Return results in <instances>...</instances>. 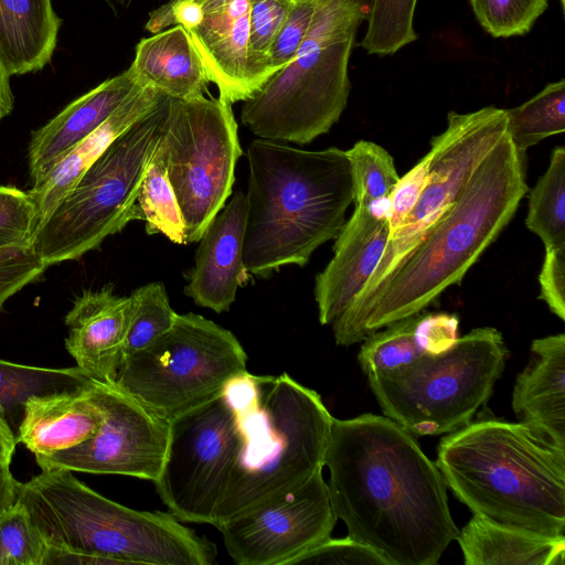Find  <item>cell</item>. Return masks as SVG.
<instances>
[{"mask_svg":"<svg viewBox=\"0 0 565 565\" xmlns=\"http://www.w3.org/2000/svg\"><path fill=\"white\" fill-rule=\"evenodd\" d=\"M131 312L124 345V355L134 353L164 334L173 326L177 312L172 309L163 282L152 281L130 295Z\"/></svg>","mask_w":565,"mask_h":565,"instance_id":"34","label":"cell"},{"mask_svg":"<svg viewBox=\"0 0 565 565\" xmlns=\"http://www.w3.org/2000/svg\"><path fill=\"white\" fill-rule=\"evenodd\" d=\"M49 544L45 565H211L213 542L173 514L127 508L73 471L42 470L19 484L18 500Z\"/></svg>","mask_w":565,"mask_h":565,"instance_id":"4","label":"cell"},{"mask_svg":"<svg viewBox=\"0 0 565 565\" xmlns=\"http://www.w3.org/2000/svg\"><path fill=\"white\" fill-rule=\"evenodd\" d=\"M512 409L522 425L565 451V334L535 339L531 360L518 374Z\"/></svg>","mask_w":565,"mask_h":565,"instance_id":"20","label":"cell"},{"mask_svg":"<svg viewBox=\"0 0 565 565\" xmlns=\"http://www.w3.org/2000/svg\"><path fill=\"white\" fill-rule=\"evenodd\" d=\"M247 207L246 193L235 192L198 241L194 267L183 290L196 306L228 311L237 288L248 280L243 263Z\"/></svg>","mask_w":565,"mask_h":565,"instance_id":"18","label":"cell"},{"mask_svg":"<svg viewBox=\"0 0 565 565\" xmlns=\"http://www.w3.org/2000/svg\"><path fill=\"white\" fill-rule=\"evenodd\" d=\"M296 0H249V49L252 64L265 82L276 73L268 52Z\"/></svg>","mask_w":565,"mask_h":565,"instance_id":"37","label":"cell"},{"mask_svg":"<svg viewBox=\"0 0 565 565\" xmlns=\"http://www.w3.org/2000/svg\"><path fill=\"white\" fill-rule=\"evenodd\" d=\"M49 544L17 501L0 514V565H45Z\"/></svg>","mask_w":565,"mask_h":565,"instance_id":"35","label":"cell"},{"mask_svg":"<svg viewBox=\"0 0 565 565\" xmlns=\"http://www.w3.org/2000/svg\"><path fill=\"white\" fill-rule=\"evenodd\" d=\"M89 388L103 415L98 429L75 447L35 457L41 470L121 475L154 481L167 451L169 423L116 382L90 379Z\"/></svg>","mask_w":565,"mask_h":565,"instance_id":"14","label":"cell"},{"mask_svg":"<svg viewBox=\"0 0 565 565\" xmlns=\"http://www.w3.org/2000/svg\"><path fill=\"white\" fill-rule=\"evenodd\" d=\"M129 296L114 294L111 285L84 290L64 318L65 348L89 379L115 382L129 328Z\"/></svg>","mask_w":565,"mask_h":565,"instance_id":"19","label":"cell"},{"mask_svg":"<svg viewBox=\"0 0 565 565\" xmlns=\"http://www.w3.org/2000/svg\"><path fill=\"white\" fill-rule=\"evenodd\" d=\"M169 96L119 135L81 174L32 237L43 265L75 260L137 220L136 199L161 138Z\"/></svg>","mask_w":565,"mask_h":565,"instance_id":"8","label":"cell"},{"mask_svg":"<svg viewBox=\"0 0 565 565\" xmlns=\"http://www.w3.org/2000/svg\"><path fill=\"white\" fill-rule=\"evenodd\" d=\"M317 1H295L268 52L270 67L276 72L287 66L295 58L310 28Z\"/></svg>","mask_w":565,"mask_h":565,"instance_id":"40","label":"cell"},{"mask_svg":"<svg viewBox=\"0 0 565 565\" xmlns=\"http://www.w3.org/2000/svg\"><path fill=\"white\" fill-rule=\"evenodd\" d=\"M18 443V437L12 426L4 412L0 408V463H11Z\"/></svg>","mask_w":565,"mask_h":565,"instance_id":"46","label":"cell"},{"mask_svg":"<svg viewBox=\"0 0 565 565\" xmlns=\"http://www.w3.org/2000/svg\"><path fill=\"white\" fill-rule=\"evenodd\" d=\"M130 66L140 84L175 99L203 97L209 83L202 60L181 25L140 40Z\"/></svg>","mask_w":565,"mask_h":565,"instance_id":"24","label":"cell"},{"mask_svg":"<svg viewBox=\"0 0 565 565\" xmlns=\"http://www.w3.org/2000/svg\"><path fill=\"white\" fill-rule=\"evenodd\" d=\"M121 7H128L134 0H108Z\"/></svg>","mask_w":565,"mask_h":565,"instance_id":"48","label":"cell"},{"mask_svg":"<svg viewBox=\"0 0 565 565\" xmlns=\"http://www.w3.org/2000/svg\"><path fill=\"white\" fill-rule=\"evenodd\" d=\"M8 72L0 55V120L9 116L13 109V94Z\"/></svg>","mask_w":565,"mask_h":565,"instance_id":"47","label":"cell"},{"mask_svg":"<svg viewBox=\"0 0 565 565\" xmlns=\"http://www.w3.org/2000/svg\"><path fill=\"white\" fill-rule=\"evenodd\" d=\"M138 82V81H137ZM164 94L139 82L122 104L94 132L72 149L28 191L43 223L72 189L85 169L135 121L146 115Z\"/></svg>","mask_w":565,"mask_h":565,"instance_id":"23","label":"cell"},{"mask_svg":"<svg viewBox=\"0 0 565 565\" xmlns=\"http://www.w3.org/2000/svg\"><path fill=\"white\" fill-rule=\"evenodd\" d=\"M527 188L521 156L507 132L424 238L365 298L332 323L335 343L351 345L420 313L466 273L512 220Z\"/></svg>","mask_w":565,"mask_h":565,"instance_id":"2","label":"cell"},{"mask_svg":"<svg viewBox=\"0 0 565 565\" xmlns=\"http://www.w3.org/2000/svg\"><path fill=\"white\" fill-rule=\"evenodd\" d=\"M507 132L505 109L487 106L471 113H448L446 129L431 139L428 181L417 203L388 237L376 268L353 301L369 296L424 238Z\"/></svg>","mask_w":565,"mask_h":565,"instance_id":"13","label":"cell"},{"mask_svg":"<svg viewBox=\"0 0 565 565\" xmlns=\"http://www.w3.org/2000/svg\"><path fill=\"white\" fill-rule=\"evenodd\" d=\"M351 164L354 206L387 200L399 180L392 156L373 141L360 140L345 151Z\"/></svg>","mask_w":565,"mask_h":565,"instance_id":"33","label":"cell"},{"mask_svg":"<svg viewBox=\"0 0 565 565\" xmlns=\"http://www.w3.org/2000/svg\"><path fill=\"white\" fill-rule=\"evenodd\" d=\"M61 23L51 0H0V55L10 75L51 61Z\"/></svg>","mask_w":565,"mask_h":565,"instance_id":"26","label":"cell"},{"mask_svg":"<svg viewBox=\"0 0 565 565\" xmlns=\"http://www.w3.org/2000/svg\"><path fill=\"white\" fill-rule=\"evenodd\" d=\"M38 214L28 191L0 185V249L31 245Z\"/></svg>","mask_w":565,"mask_h":565,"instance_id":"38","label":"cell"},{"mask_svg":"<svg viewBox=\"0 0 565 565\" xmlns=\"http://www.w3.org/2000/svg\"><path fill=\"white\" fill-rule=\"evenodd\" d=\"M526 227L545 247L565 245V148L553 150L548 168L531 189Z\"/></svg>","mask_w":565,"mask_h":565,"instance_id":"30","label":"cell"},{"mask_svg":"<svg viewBox=\"0 0 565 565\" xmlns=\"http://www.w3.org/2000/svg\"><path fill=\"white\" fill-rule=\"evenodd\" d=\"M337 520L320 469L302 486L232 516L217 529L236 564L288 565L330 537Z\"/></svg>","mask_w":565,"mask_h":565,"instance_id":"15","label":"cell"},{"mask_svg":"<svg viewBox=\"0 0 565 565\" xmlns=\"http://www.w3.org/2000/svg\"><path fill=\"white\" fill-rule=\"evenodd\" d=\"M136 211L137 220L146 222L148 235L160 233L174 244H186L184 221L168 178L167 158L161 138L139 186Z\"/></svg>","mask_w":565,"mask_h":565,"instance_id":"27","label":"cell"},{"mask_svg":"<svg viewBox=\"0 0 565 565\" xmlns=\"http://www.w3.org/2000/svg\"><path fill=\"white\" fill-rule=\"evenodd\" d=\"M540 299L551 311L565 320V245L545 247L539 275Z\"/></svg>","mask_w":565,"mask_h":565,"instance_id":"44","label":"cell"},{"mask_svg":"<svg viewBox=\"0 0 565 565\" xmlns=\"http://www.w3.org/2000/svg\"><path fill=\"white\" fill-rule=\"evenodd\" d=\"M508 134L522 157L541 140L565 131V79L548 83L539 94L505 109Z\"/></svg>","mask_w":565,"mask_h":565,"instance_id":"29","label":"cell"},{"mask_svg":"<svg viewBox=\"0 0 565 565\" xmlns=\"http://www.w3.org/2000/svg\"><path fill=\"white\" fill-rule=\"evenodd\" d=\"M430 154L427 152L415 167L399 178L388 196L390 236L401 227L417 203L429 174Z\"/></svg>","mask_w":565,"mask_h":565,"instance_id":"42","label":"cell"},{"mask_svg":"<svg viewBox=\"0 0 565 565\" xmlns=\"http://www.w3.org/2000/svg\"><path fill=\"white\" fill-rule=\"evenodd\" d=\"M19 484L10 465L0 463V514L17 502Z\"/></svg>","mask_w":565,"mask_h":565,"instance_id":"45","label":"cell"},{"mask_svg":"<svg viewBox=\"0 0 565 565\" xmlns=\"http://www.w3.org/2000/svg\"><path fill=\"white\" fill-rule=\"evenodd\" d=\"M469 1L480 25L493 38L526 34L548 6V0Z\"/></svg>","mask_w":565,"mask_h":565,"instance_id":"36","label":"cell"},{"mask_svg":"<svg viewBox=\"0 0 565 565\" xmlns=\"http://www.w3.org/2000/svg\"><path fill=\"white\" fill-rule=\"evenodd\" d=\"M131 66L68 104L34 130L28 147L32 183L53 169L72 149L102 126L137 85Z\"/></svg>","mask_w":565,"mask_h":565,"instance_id":"21","label":"cell"},{"mask_svg":"<svg viewBox=\"0 0 565 565\" xmlns=\"http://www.w3.org/2000/svg\"><path fill=\"white\" fill-rule=\"evenodd\" d=\"M238 446V413L224 391L170 420L153 481L169 512L181 522L213 525Z\"/></svg>","mask_w":565,"mask_h":565,"instance_id":"12","label":"cell"},{"mask_svg":"<svg viewBox=\"0 0 565 565\" xmlns=\"http://www.w3.org/2000/svg\"><path fill=\"white\" fill-rule=\"evenodd\" d=\"M247 159L246 270L268 277L286 265L305 266L320 245L337 238L353 203L347 152L259 138L248 146Z\"/></svg>","mask_w":565,"mask_h":565,"instance_id":"3","label":"cell"},{"mask_svg":"<svg viewBox=\"0 0 565 565\" xmlns=\"http://www.w3.org/2000/svg\"><path fill=\"white\" fill-rule=\"evenodd\" d=\"M467 565H564L565 535L548 536L472 514L456 539Z\"/></svg>","mask_w":565,"mask_h":565,"instance_id":"25","label":"cell"},{"mask_svg":"<svg viewBox=\"0 0 565 565\" xmlns=\"http://www.w3.org/2000/svg\"><path fill=\"white\" fill-rule=\"evenodd\" d=\"M417 0H371L361 46L373 55H392L414 42Z\"/></svg>","mask_w":565,"mask_h":565,"instance_id":"32","label":"cell"},{"mask_svg":"<svg viewBox=\"0 0 565 565\" xmlns=\"http://www.w3.org/2000/svg\"><path fill=\"white\" fill-rule=\"evenodd\" d=\"M508 349L500 331L476 328L438 355L367 376L383 414L415 437L449 434L472 420L501 376Z\"/></svg>","mask_w":565,"mask_h":565,"instance_id":"9","label":"cell"},{"mask_svg":"<svg viewBox=\"0 0 565 565\" xmlns=\"http://www.w3.org/2000/svg\"><path fill=\"white\" fill-rule=\"evenodd\" d=\"M459 318L454 313L420 315L415 339L425 354L438 355L449 351L458 340Z\"/></svg>","mask_w":565,"mask_h":565,"instance_id":"43","label":"cell"},{"mask_svg":"<svg viewBox=\"0 0 565 565\" xmlns=\"http://www.w3.org/2000/svg\"><path fill=\"white\" fill-rule=\"evenodd\" d=\"M390 237L387 215L354 206L335 238L333 257L316 276L315 299L321 324L333 323L353 302L376 268Z\"/></svg>","mask_w":565,"mask_h":565,"instance_id":"17","label":"cell"},{"mask_svg":"<svg viewBox=\"0 0 565 565\" xmlns=\"http://www.w3.org/2000/svg\"><path fill=\"white\" fill-rule=\"evenodd\" d=\"M161 141L185 243H196L231 195L242 156L232 105L204 96L169 97Z\"/></svg>","mask_w":565,"mask_h":565,"instance_id":"11","label":"cell"},{"mask_svg":"<svg viewBox=\"0 0 565 565\" xmlns=\"http://www.w3.org/2000/svg\"><path fill=\"white\" fill-rule=\"evenodd\" d=\"M90 379L77 366L52 369L0 359V408L10 425L21 419L23 404L31 395L75 388Z\"/></svg>","mask_w":565,"mask_h":565,"instance_id":"28","label":"cell"},{"mask_svg":"<svg viewBox=\"0 0 565 565\" xmlns=\"http://www.w3.org/2000/svg\"><path fill=\"white\" fill-rule=\"evenodd\" d=\"M472 514L548 536L565 531V451L521 423L480 417L446 434L435 461Z\"/></svg>","mask_w":565,"mask_h":565,"instance_id":"5","label":"cell"},{"mask_svg":"<svg viewBox=\"0 0 565 565\" xmlns=\"http://www.w3.org/2000/svg\"><path fill=\"white\" fill-rule=\"evenodd\" d=\"M89 382L83 386L31 395L23 404L18 441L35 457L75 447L98 429L103 415Z\"/></svg>","mask_w":565,"mask_h":565,"instance_id":"22","label":"cell"},{"mask_svg":"<svg viewBox=\"0 0 565 565\" xmlns=\"http://www.w3.org/2000/svg\"><path fill=\"white\" fill-rule=\"evenodd\" d=\"M246 362L230 330L193 312L178 313L169 331L121 359L115 382L169 423L221 394L247 371Z\"/></svg>","mask_w":565,"mask_h":565,"instance_id":"10","label":"cell"},{"mask_svg":"<svg viewBox=\"0 0 565 565\" xmlns=\"http://www.w3.org/2000/svg\"><path fill=\"white\" fill-rule=\"evenodd\" d=\"M419 316L417 313L392 322L363 340L358 360L366 376L393 371L424 354L415 339Z\"/></svg>","mask_w":565,"mask_h":565,"instance_id":"31","label":"cell"},{"mask_svg":"<svg viewBox=\"0 0 565 565\" xmlns=\"http://www.w3.org/2000/svg\"><path fill=\"white\" fill-rule=\"evenodd\" d=\"M223 391L238 413L239 446L215 511L216 527L322 469L333 420L321 396L287 373L246 371Z\"/></svg>","mask_w":565,"mask_h":565,"instance_id":"6","label":"cell"},{"mask_svg":"<svg viewBox=\"0 0 565 565\" xmlns=\"http://www.w3.org/2000/svg\"><path fill=\"white\" fill-rule=\"evenodd\" d=\"M46 269L31 245L0 249V310L18 291Z\"/></svg>","mask_w":565,"mask_h":565,"instance_id":"41","label":"cell"},{"mask_svg":"<svg viewBox=\"0 0 565 565\" xmlns=\"http://www.w3.org/2000/svg\"><path fill=\"white\" fill-rule=\"evenodd\" d=\"M323 465L348 535L391 565H436L459 534L447 484L416 437L391 418H333Z\"/></svg>","mask_w":565,"mask_h":565,"instance_id":"1","label":"cell"},{"mask_svg":"<svg viewBox=\"0 0 565 565\" xmlns=\"http://www.w3.org/2000/svg\"><path fill=\"white\" fill-rule=\"evenodd\" d=\"M559 3H561V9L564 13L565 12V0H559Z\"/></svg>","mask_w":565,"mask_h":565,"instance_id":"49","label":"cell"},{"mask_svg":"<svg viewBox=\"0 0 565 565\" xmlns=\"http://www.w3.org/2000/svg\"><path fill=\"white\" fill-rule=\"evenodd\" d=\"M296 564L391 565L376 550L349 535L326 539L288 563Z\"/></svg>","mask_w":565,"mask_h":565,"instance_id":"39","label":"cell"},{"mask_svg":"<svg viewBox=\"0 0 565 565\" xmlns=\"http://www.w3.org/2000/svg\"><path fill=\"white\" fill-rule=\"evenodd\" d=\"M172 25L189 34L220 99L244 102L264 85L252 64L249 0H170L150 13L146 29Z\"/></svg>","mask_w":565,"mask_h":565,"instance_id":"16","label":"cell"},{"mask_svg":"<svg viewBox=\"0 0 565 565\" xmlns=\"http://www.w3.org/2000/svg\"><path fill=\"white\" fill-rule=\"evenodd\" d=\"M370 1H317L295 58L243 103L241 120L254 135L305 145L339 120L351 88L349 58Z\"/></svg>","mask_w":565,"mask_h":565,"instance_id":"7","label":"cell"}]
</instances>
